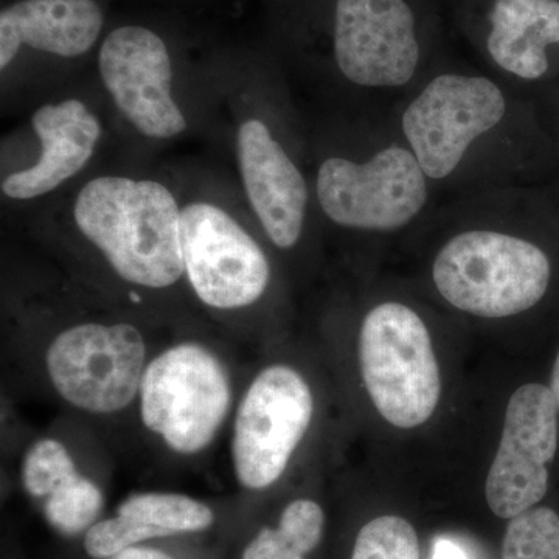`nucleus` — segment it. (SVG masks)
Returning a JSON list of instances; mask_svg holds the SVG:
<instances>
[{
	"mask_svg": "<svg viewBox=\"0 0 559 559\" xmlns=\"http://www.w3.org/2000/svg\"><path fill=\"white\" fill-rule=\"evenodd\" d=\"M180 212L156 180L102 176L80 191L73 218L121 278L159 289L186 274Z\"/></svg>",
	"mask_w": 559,
	"mask_h": 559,
	"instance_id": "1",
	"label": "nucleus"
},
{
	"mask_svg": "<svg viewBox=\"0 0 559 559\" xmlns=\"http://www.w3.org/2000/svg\"><path fill=\"white\" fill-rule=\"evenodd\" d=\"M549 257L535 242L496 229L459 231L432 264L437 290L455 310L506 319L532 310L549 289Z\"/></svg>",
	"mask_w": 559,
	"mask_h": 559,
	"instance_id": "2",
	"label": "nucleus"
},
{
	"mask_svg": "<svg viewBox=\"0 0 559 559\" xmlns=\"http://www.w3.org/2000/svg\"><path fill=\"white\" fill-rule=\"evenodd\" d=\"M360 373L374 407L390 425H425L441 395L440 367L428 326L400 301H384L364 318Z\"/></svg>",
	"mask_w": 559,
	"mask_h": 559,
	"instance_id": "3",
	"label": "nucleus"
},
{
	"mask_svg": "<svg viewBox=\"0 0 559 559\" xmlns=\"http://www.w3.org/2000/svg\"><path fill=\"white\" fill-rule=\"evenodd\" d=\"M509 112V95L495 80L444 72L407 103L401 132L430 182H444L457 175L477 143L506 124Z\"/></svg>",
	"mask_w": 559,
	"mask_h": 559,
	"instance_id": "4",
	"label": "nucleus"
},
{
	"mask_svg": "<svg viewBox=\"0 0 559 559\" xmlns=\"http://www.w3.org/2000/svg\"><path fill=\"white\" fill-rule=\"evenodd\" d=\"M430 180L406 143L392 142L364 160L329 157L316 190L326 218L345 229L393 231L426 209Z\"/></svg>",
	"mask_w": 559,
	"mask_h": 559,
	"instance_id": "5",
	"label": "nucleus"
},
{
	"mask_svg": "<svg viewBox=\"0 0 559 559\" xmlns=\"http://www.w3.org/2000/svg\"><path fill=\"white\" fill-rule=\"evenodd\" d=\"M229 406L226 370L202 345H176L157 356L143 373V425L159 433L180 454H194L207 448Z\"/></svg>",
	"mask_w": 559,
	"mask_h": 559,
	"instance_id": "6",
	"label": "nucleus"
},
{
	"mask_svg": "<svg viewBox=\"0 0 559 559\" xmlns=\"http://www.w3.org/2000/svg\"><path fill=\"white\" fill-rule=\"evenodd\" d=\"M145 342L128 323H84L62 331L47 352V371L58 393L79 409L112 414L140 392Z\"/></svg>",
	"mask_w": 559,
	"mask_h": 559,
	"instance_id": "7",
	"label": "nucleus"
},
{
	"mask_svg": "<svg viewBox=\"0 0 559 559\" xmlns=\"http://www.w3.org/2000/svg\"><path fill=\"white\" fill-rule=\"evenodd\" d=\"M314 401L308 382L288 366L261 371L235 419L234 463L249 489L271 487L282 477L311 425Z\"/></svg>",
	"mask_w": 559,
	"mask_h": 559,
	"instance_id": "8",
	"label": "nucleus"
},
{
	"mask_svg": "<svg viewBox=\"0 0 559 559\" xmlns=\"http://www.w3.org/2000/svg\"><path fill=\"white\" fill-rule=\"evenodd\" d=\"M180 241L187 277L209 307H249L270 285V261L263 250L216 205H186L180 212Z\"/></svg>",
	"mask_w": 559,
	"mask_h": 559,
	"instance_id": "9",
	"label": "nucleus"
},
{
	"mask_svg": "<svg viewBox=\"0 0 559 559\" xmlns=\"http://www.w3.org/2000/svg\"><path fill=\"white\" fill-rule=\"evenodd\" d=\"M334 60L364 90H400L417 76L421 44L407 0H337Z\"/></svg>",
	"mask_w": 559,
	"mask_h": 559,
	"instance_id": "10",
	"label": "nucleus"
},
{
	"mask_svg": "<svg viewBox=\"0 0 559 559\" xmlns=\"http://www.w3.org/2000/svg\"><path fill=\"white\" fill-rule=\"evenodd\" d=\"M558 412L546 385L525 384L511 395L485 487L489 510L500 520H513L547 495L558 450Z\"/></svg>",
	"mask_w": 559,
	"mask_h": 559,
	"instance_id": "11",
	"label": "nucleus"
},
{
	"mask_svg": "<svg viewBox=\"0 0 559 559\" xmlns=\"http://www.w3.org/2000/svg\"><path fill=\"white\" fill-rule=\"evenodd\" d=\"M98 68L117 108L142 134L171 139L187 130L171 94L170 55L159 35L135 25L110 32Z\"/></svg>",
	"mask_w": 559,
	"mask_h": 559,
	"instance_id": "12",
	"label": "nucleus"
},
{
	"mask_svg": "<svg viewBox=\"0 0 559 559\" xmlns=\"http://www.w3.org/2000/svg\"><path fill=\"white\" fill-rule=\"evenodd\" d=\"M238 160L246 193L261 226L280 249L300 240L308 210V186L296 162L259 119L238 131Z\"/></svg>",
	"mask_w": 559,
	"mask_h": 559,
	"instance_id": "13",
	"label": "nucleus"
},
{
	"mask_svg": "<svg viewBox=\"0 0 559 559\" xmlns=\"http://www.w3.org/2000/svg\"><path fill=\"white\" fill-rule=\"evenodd\" d=\"M32 124L40 140V157L3 180V194L11 200H35L58 189L86 167L102 138L100 121L76 98L43 106L33 114Z\"/></svg>",
	"mask_w": 559,
	"mask_h": 559,
	"instance_id": "14",
	"label": "nucleus"
},
{
	"mask_svg": "<svg viewBox=\"0 0 559 559\" xmlns=\"http://www.w3.org/2000/svg\"><path fill=\"white\" fill-rule=\"evenodd\" d=\"M102 27L95 0H21L0 13V69L9 68L22 46L80 57L97 43Z\"/></svg>",
	"mask_w": 559,
	"mask_h": 559,
	"instance_id": "15",
	"label": "nucleus"
},
{
	"mask_svg": "<svg viewBox=\"0 0 559 559\" xmlns=\"http://www.w3.org/2000/svg\"><path fill=\"white\" fill-rule=\"evenodd\" d=\"M559 44V0H495L487 53L514 79L538 81L549 72L547 49Z\"/></svg>",
	"mask_w": 559,
	"mask_h": 559,
	"instance_id": "16",
	"label": "nucleus"
},
{
	"mask_svg": "<svg viewBox=\"0 0 559 559\" xmlns=\"http://www.w3.org/2000/svg\"><path fill=\"white\" fill-rule=\"evenodd\" d=\"M325 514L308 499L290 502L280 518L277 530L263 528L246 547L242 559H289L305 557L322 539Z\"/></svg>",
	"mask_w": 559,
	"mask_h": 559,
	"instance_id": "17",
	"label": "nucleus"
},
{
	"mask_svg": "<svg viewBox=\"0 0 559 559\" xmlns=\"http://www.w3.org/2000/svg\"><path fill=\"white\" fill-rule=\"evenodd\" d=\"M119 514L164 530L168 536L176 533L202 532L213 524V513L204 503L182 495L145 492L121 502Z\"/></svg>",
	"mask_w": 559,
	"mask_h": 559,
	"instance_id": "18",
	"label": "nucleus"
},
{
	"mask_svg": "<svg viewBox=\"0 0 559 559\" xmlns=\"http://www.w3.org/2000/svg\"><path fill=\"white\" fill-rule=\"evenodd\" d=\"M502 559H559V516L549 507H533L510 520Z\"/></svg>",
	"mask_w": 559,
	"mask_h": 559,
	"instance_id": "19",
	"label": "nucleus"
},
{
	"mask_svg": "<svg viewBox=\"0 0 559 559\" xmlns=\"http://www.w3.org/2000/svg\"><path fill=\"white\" fill-rule=\"evenodd\" d=\"M103 509V495L86 477L73 476L47 498L46 516L64 535H76L97 520Z\"/></svg>",
	"mask_w": 559,
	"mask_h": 559,
	"instance_id": "20",
	"label": "nucleus"
},
{
	"mask_svg": "<svg viewBox=\"0 0 559 559\" xmlns=\"http://www.w3.org/2000/svg\"><path fill=\"white\" fill-rule=\"evenodd\" d=\"M352 559H419L417 532L403 518H377L360 528Z\"/></svg>",
	"mask_w": 559,
	"mask_h": 559,
	"instance_id": "21",
	"label": "nucleus"
},
{
	"mask_svg": "<svg viewBox=\"0 0 559 559\" xmlns=\"http://www.w3.org/2000/svg\"><path fill=\"white\" fill-rule=\"evenodd\" d=\"M79 471L68 450L57 440H40L33 444L24 460L22 479L25 488L35 498H49L60 485Z\"/></svg>",
	"mask_w": 559,
	"mask_h": 559,
	"instance_id": "22",
	"label": "nucleus"
},
{
	"mask_svg": "<svg viewBox=\"0 0 559 559\" xmlns=\"http://www.w3.org/2000/svg\"><path fill=\"white\" fill-rule=\"evenodd\" d=\"M168 536L164 530L151 527L132 518L119 514L112 520L98 522L87 530L84 549L94 559H110L135 544Z\"/></svg>",
	"mask_w": 559,
	"mask_h": 559,
	"instance_id": "23",
	"label": "nucleus"
},
{
	"mask_svg": "<svg viewBox=\"0 0 559 559\" xmlns=\"http://www.w3.org/2000/svg\"><path fill=\"white\" fill-rule=\"evenodd\" d=\"M110 559H173L164 551L150 549V547H130V549L120 551L119 555Z\"/></svg>",
	"mask_w": 559,
	"mask_h": 559,
	"instance_id": "24",
	"label": "nucleus"
},
{
	"mask_svg": "<svg viewBox=\"0 0 559 559\" xmlns=\"http://www.w3.org/2000/svg\"><path fill=\"white\" fill-rule=\"evenodd\" d=\"M433 559H468L465 551L450 539H439L433 549Z\"/></svg>",
	"mask_w": 559,
	"mask_h": 559,
	"instance_id": "25",
	"label": "nucleus"
},
{
	"mask_svg": "<svg viewBox=\"0 0 559 559\" xmlns=\"http://www.w3.org/2000/svg\"><path fill=\"white\" fill-rule=\"evenodd\" d=\"M550 390L551 393H554L555 401H557L559 409V353L557 356V360H555L554 364V370H551Z\"/></svg>",
	"mask_w": 559,
	"mask_h": 559,
	"instance_id": "26",
	"label": "nucleus"
},
{
	"mask_svg": "<svg viewBox=\"0 0 559 559\" xmlns=\"http://www.w3.org/2000/svg\"><path fill=\"white\" fill-rule=\"evenodd\" d=\"M289 559H305L304 557H294V558H289Z\"/></svg>",
	"mask_w": 559,
	"mask_h": 559,
	"instance_id": "27",
	"label": "nucleus"
}]
</instances>
